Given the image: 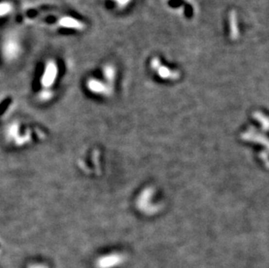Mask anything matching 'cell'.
Instances as JSON below:
<instances>
[{"instance_id": "cell-1", "label": "cell", "mask_w": 269, "mask_h": 268, "mask_svg": "<svg viewBox=\"0 0 269 268\" xmlns=\"http://www.w3.org/2000/svg\"><path fill=\"white\" fill-rule=\"evenodd\" d=\"M1 52L4 60L7 62L17 60L22 53V45L19 38L13 34L7 35L2 42Z\"/></svg>"}, {"instance_id": "cell-2", "label": "cell", "mask_w": 269, "mask_h": 268, "mask_svg": "<svg viewBox=\"0 0 269 268\" xmlns=\"http://www.w3.org/2000/svg\"><path fill=\"white\" fill-rule=\"evenodd\" d=\"M59 74V65L53 59H49L45 65L42 74L40 76L39 84L41 85V90L53 91L52 88L58 80Z\"/></svg>"}, {"instance_id": "cell-3", "label": "cell", "mask_w": 269, "mask_h": 268, "mask_svg": "<svg viewBox=\"0 0 269 268\" xmlns=\"http://www.w3.org/2000/svg\"><path fill=\"white\" fill-rule=\"evenodd\" d=\"M5 135L15 147H18V138H19V147L27 145L29 143V135L22 134L21 126L17 121L13 122L7 126Z\"/></svg>"}, {"instance_id": "cell-4", "label": "cell", "mask_w": 269, "mask_h": 268, "mask_svg": "<svg viewBox=\"0 0 269 268\" xmlns=\"http://www.w3.org/2000/svg\"><path fill=\"white\" fill-rule=\"evenodd\" d=\"M84 86L87 92L96 96H108L111 93L109 84L97 78H88L84 82Z\"/></svg>"}, {"instance_id": "cell-5", "label": "cell", "mask_w": 269, "mask_h": 268, "mask_svg": "<svg viewBox=\"0 0 269 268\" xmlns=\"http://www.w3.org/2000/svg\"><path fill=\"white\" fill-rule=\"evenodd\" d=\"M122 256L118 253H109L105 255L99 256L94 260V268H114L118 267L122 262Z\"/></svg>"}, {"instance_id": "cell-6", "label": "cell", "mask_w": 269, "mask_h": 268, "mask_svg": "<svg viewBox=\"0 0 269 268\" xmlns=\"http://www.w3.org/2000/svg\"><path fill=\"white\" fill-rule=\"evenodd\" d=\"M58 25L64 29L76 30V31H82L85 27L83 22L71 16H63L60 17L58 21Z\"/></svg>"}, {"instance_id": "cell-7", "label": "cell", "mask_w": 269, "mask_h": 268, "mask_svg": "<svg viewBox=\"0 0 269 268\" xmlns=\"http://www.w3.org/2000/svg\"><path fill=\"white\" fill-rule=\"evenodd\" d=\"M13 12V4L10 1L0 2V18L7 17Z\"/></svg>"}, {"instance_id": "cell-8", "label": "cell", "mask_w": 269, "mask_h": 268, "mask_svg": "<svg viewBox=\"0 0 269 268\" xmlns=\"http://www.w3.org/2000/svg\"><path fill=\"white\" fill-rule=\"evenodd\" d=\"M54 97V91L52 90H40L37 93V99L41 103H47Z\"/></svg>"}, {"instance_id": "cell-9", "label": "cell", "mask_w": 269, "mask_h": 268, "mask_svg": "<svg viewBox=\"0 0 269 268\" xmlns=\"http://www.w3.org/2000/svg\"><path fill=\"white\" fill-rule=\"evenodd\" d=\"M103 76H104L105 81H107L108 83L113 82L114 77H115V70H114V67H112L111 65H106L103 69Z\"/></svg>"}, {"instance_id": "cell-10", "label": "cell", "mask_w": 269, "mask_h": 268, "mask_svg": "<svg viewBox=\"0 0 269 268\" xmlns=\"http://www.w3.org/2000/svg\"><path fill=\"white\" fill-rule=\"evenodd\" d=\"M113 1L117 6L123 8V7H126V5L130 3L131 0H113Z\"/></svg>"}]
</instances>
